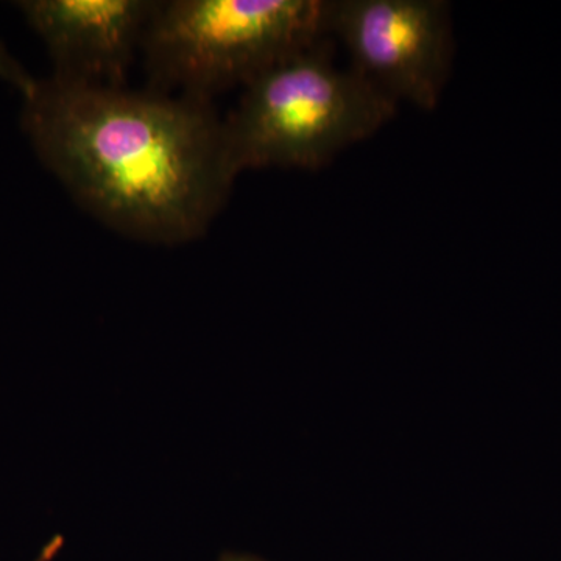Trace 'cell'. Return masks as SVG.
Listing matches in <instances>:
<instances>
[{"label": "cell", "mask_w": 561, "mask_h": 561, "mask_svg": "<svg viewBox=\"0 0 561 561\" xmlns=\"http://www.w3.org/2000/svg\"><path fill=\"white\" fill-rule=\"evenodd\" d=\"M21 125L81 208L138 241L202 238L236 176L213 102L50 76L24 95Z\"/></svg>", "instance_id": "obj_1"}, {"label": "cell", "mask_w": 561, "mask_h": 561, "mask_svg": "<svg viewBox=\"0 0 561 561\" xmlns=\"http://www.w3.org/2000/svg\"><path fill=\"white\" fill-rule=\"evenodd\" d=\"M398 103L353 68H339L328 43L294 55L243 88L224 119L236 179L251 169L317 171L339 151L370 138Z\"/></svg>", "instance_id": "obj_2"}, {"label": "cell", "mask_w": 561, "mask_h": 561, "mask_svg": "<svg viewBox=\"0 0 561 561\" xmlns=\"http://www.w3.org/2000/svg\"><path fill=\"white\" fill-rule=\"evenodd\" d=\"M334 0L160 3L142 43L150 88L213 102L278 62L328 43Z\"/></svg>", "instance_id": "obj_3"}, {"label": "cell", "mask_w": 561, "mask_h": 561, "mask_svg": "<svg viewBox=\"0 0 561 561\" xmlns=\"http://www.w3.org/2000/svg\"><path fill=\"white\" fill-rule=\"evenodd\" d=\"M332 35L351 68L394 102L432 111L448 83L454 39L443 0H334Z\"/></svg>", "instance_id": "obj_4"}, {"label": "cell", "mask_w": 561, "mask_h": 561, "mask_svg": "<svg viewBox=\"0 0 561 561\" xmlns=\"http://www.w3.org/2000/svg\"><path fill=\"white\" fill-rule=\"evenodd\" d=\"M16 5L46 44L51 76L92 87H127L160 2L22 0Z\"/></svg>", "instance_id": "obj_5"}, {"label": "cell", "mask_w": 561, "mask_h": 561, "mask_svg": "<svg viewBox=\"0 0 561 561\" xmlns=\"http://www.w3.org/2000/svg\"><path fill=\"white\" fill-rule=\"evenodd\" d=\"M0 80L7 81L11 87L16 88L22 98L27 95L38 81L10 54L2 41H0Z\"/></svg>", "instance_id": "obj_6"}, {"label": "cell", "mask_w": 561, "mask_h": 561, "mask_svg": "<svg viewBox=\"0 0 561 561\" xmlns=\"http://www.w3.org/2000/svg\"><path fill=\"white\" fill-rule=\"evenodd\" d=\"M61 548L62 538L55 537L54 540H50L46 546H44L43 551H41L38 556H36V559L33 561H51L55 559V557L58 556V552L61 551Z\"/></svg>", "instance_id": "obj_7"}, {"label": "cell", "mask_w": 561, "mask_h": 561, "mask_svg": "<svg viewBox=\"0 0 561 561\" xmlns=\"http://www.w3.org/2000/svg\"><path fill=\"white\" fill-rule=\"evenodd\" d=\"M219 561H267L260 557L247 556V553L228 552L220 557Z\"/></svg>", "instance_id": "obj_8"}]
</instances>
